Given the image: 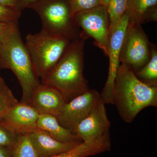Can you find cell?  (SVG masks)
I'll return each mask as SVG.
<instances>
[{
  "label": "cell",
  "mask_w": 157,
  "mask_h": 157,
  "mask_svg": "<svg viewBox=\"0 0 157 157\" xmlns=\"http://www.w3.org/2000/svg\"><path fill=\"white\" fill-rule=\"evenodd\" d=\"M84 40H72L54 67L40 79L58 91L67 103L90 90L83 75Z\"/></svg>",
  "instance_id": "cell-1"
},
{
  "label": "cell",
  "mask_w": 157,
  "mask_h": 157,
  "mask_svg": "<svg viewBox=\"0 0 157 157\" xmlns=\"http://www.w3.org/2000/svg\"><path fill=\"white\" fill-rule=\"evenodd\" d=\"M114 105L123 120L131 123L147 107L157 106V85L144 83L132 68L121 63L113 90Z\"/></svg>",
  "instance_id": "cell-2"
},
{
  "label": "cell",
  "mask_w": 157,
  "mask_h": 157,
  "mask_svg": "<svg viewBox=\"0 0 157 157\" xmlns=\"http://www.w3.org/2000/svg\"><path fill=\"white\" fill-rule=\"evenodd\" d=\"M2 69L10 70L15 75L22 90L21 101L28 104L33 90L41 81L21 38L18 21L11 23L0 41V70Z\"/></svg>",
  "instance_id": "cell-3"
},
{
  "label": "cell",
  "mask_w": 157,
  "mask_h": 157,
  "mask_svg": "<svg viewBox=\"0 0 157 157\" xmlns=\"http://www.w3.org/2000/svg\"><path fill=\"white\" fill-rule=\"evenodd\" d=\"M71 41L43 29L36 33L27 35L25 43L34 70L40 79L54 67Z\"/></svg>",
  "instance_id": "cell-4"
},
{
  "label": "cell",
  "mask_w": 157,
  "mask_h": 157,
  "mask_svg": "<svg viewBox=\"0 0 157 157\" xmlns=\"http://www.w3.org/2000/svg\"><path fill=\"white\" fill-rule=\"evenodd\" d=\"M28 8L39 15L42 29L71 40L81 38V32L71 14L69 0H42Z\"/></svg>",
  "instance_id": "cell-5"
},
{
  "label": "cell",
  "mask_w": 157,
  "mask_h": 157,
  "mask_svg": "<svg viewBox=\"0 0 157 157\" xmlns=\"http://www.w3.org/2000/svg\"><path fill=\"white\" fill-rule=\"evenodd\" d=\"M151 55L149 42L141 25L129 21L121 48L120 63L135 73L148 62Z\"/></svg>",
  "instance_id": "cell-6"
},
{
  "label": "cell",
  "mask_w": 157,
  "mask_h": 157,
  "mask_svg": "<svg viewBox=\"0 0 157 157\" xmlns=\"http://www.w3.org/2000/svg\"><path fill=\"white\" fill-rule=\"evenodd\" d=\"M76 25L81 28V37L86 36L94 40V44L107 56L109 37V21L107 8L103 6L80 11L73 15Z\"/></svg>",
  "instance_id": "cell-7"
},
{
  "label": "cell",
  "mask_w": 157,
  "mask_h": 157,
  "mask_svg": "<svg viewBox=\"0 0 157 157\" xmlns=\"http://www.w3.org/2000/svg\"><path fill=\"white\" fill-rule=\"evenodd\" d=\"M130 15L127 11L109 35L108 55L109 58V71L107 81L104 86L101 98L105 104L114 105L113 90L114 82L121 63V48L130 21Z\"/></svg>",
  "instance_id": "cell-8"
},
{
  "label": "cell",
  "mask_w": 157,
  "mask_h": 157,
  "mask_svg": "<svg viewBox=\"0 0 157 157\" xmlns=\"http://www.w3.org/2000/svg\"><path fill=\"white\" fill-rule=\"evenodd\" d=\"M101 99L98 91L90 89L67 103L57 119L61 125L75 134L76 127L89 115Z\"/></svg>",
  "instance_id": "cell-9"
},
{
  "label": "cell",
  "mask_w": 157,
  "mask_h": 157,
  "mask_svg": "<svg viewBox=\"0 0 157 157\" xmlns=\"http://www.w3.org/2000/svg\"><path fill=\"white\" fill-rule=\"evenodd\" d=\"M101 99L87 117L76 127L75 133L83 141L96 140L110 135V123Z\"/></svg>",
  "instance_id": "cell-10"
},
{
  "label": "cell",
  "mask_w": 157,
  "mask_h": 157,
  "mask_svg": "<svg viewBox=\"0 0 157 157\" xmlns=\"http://www.w3.org/2000/svg\"><path fill=\"white\" fill-rule=\"evenodd\" d=\"M39 116L32 106L20 101L11 107L0 121L16 133L29 134L38 129Z\"/></svg>",
  "instance_id": "cell-11"
},
{
  "label": "cell",
  "mask_w": 157,
  "mask_h": 157,
  "mask_svg": "<svg viewBox=\"0 0 157 157\" xmlns=\"http://www.w3.org/2000/svg\"><path fill=\"white\" fill-rule=\"evenodd\" d=\"M67 104L63 97L55 89L39 83L33 90L28 102L39 114L58 116Z\"/></svg>",
  "instance_id": "cell-12"
},
{
  "label": "cell",
  "mask_w": 157,
  "mask_h": 157,
  "mask_svg": "<svg viewBox=\"0 0 157 157\" xmlns=\"http://www.w3.org/2000/svg\"><path fill=\"white\" fill-rule=\"evenodd\" d=\"M28 134L39 157L54 156L69 150L79 144L60 142L39 129Z\"/></svg>",
  "instance_id": "cell-13"
},
{
  "label": "cell",
  "mask_w": 157,
  "mask_h": 157,
  "mask_svg": "<svg viewBox=\"0 0 157 157\" xmlns=\"http://www.w3.org/2000/svg\"><path fill=\"white\" fill-rule=\"evenodd\" d=\"M37 127L54 139L63 143L78 144L83 141L76 134L61 125L56 117L50 114H39Z\"/></svg>",
  "instance_id": "cell-14"
},
{
  "label": "cell",
  "mask_w": 157,
  "mask_h": 157,
  "mask_svg": "<svg viewBox=\"0 0 157 157\" xmlns=\"http://www.w3.org/2000/svg\"><path fill=\"white\" fill-rule=\"evenodd\" d=\"M110 136L82 141L74 147L52 157H87L110 150Z\"/></svg>",
  "instance_id": "cell-15"
},
{
  "label": "cell",
  "mask_w": 157,
  "mask_h": 157,
  "mask_svg": "<svg viewBox=\"0 0 157 157\" xmlns=\"http://www.w3.org/2000/svg\"><path fill=\"white\" fill-rule=\"evenodd\" d=\"M157 0H128L130 21L142 24L157 20Z\"/></svg>",
  "instance_id": "cell-16"
},
{
  "label": "cell",
  "mask_w": 157,
  "mask_h": 157,
  "mask_svg": "<svg viewBox=\"0 0 157 157\" xmlns=\"http://www.w3.org/2000/svg\"><path fill=\"white\" fill-rule=\"evenodd\" d=\"M135 73L137 78L144 83L157 85V51L155 48H151L149 60Z\"/></svg>",
  "instance_id": "cell-17"
},
{
  "label": "cell",
  "mask_w": 157,
  "mask_h": 157,
  "mask_svg": "<svg viewBox=\"0 0 157 157\" xmlns=\"http://www.w3.org/2000/svg\"><path fill=\"white\" fill-rule=\"evenodd\" d=\"M12 157H39L28 134H19L12 148Z\"/></svg>",
  "instance_id": "cell-18"
},
{
  "label": "cell",
  "mask_w": 157,
  "mask_h": 157,
  "mask_svg": "<svg viewBox=\"0 0 157 157\" xmlns=\"http://www.w3.org/2000/svg\"><path fill=\"white\" fill-rule=\"evenodd\" d=\"M128 0H111L107 8L109 21V35L128 9Z\"/></svg>",
  "instance_id": "cell-19"
},
{
  "label": "cell",
  "mask_w": 157,
  "mask_h": 157,
  "mask_svg": "<svg viewBox=\"0 0 157 157\" xmlns=\"http://www.w3.org/2000/svg\"><path fill=\"white\" fill-rule=\"evenodd\" d=\"M18 102L6 82L0 76V119Z\"/></svg>",
  "instance_id": "cell-20"
},
{
  "label": "cell",
  "mask_w": 157,
  "mask_h": 157,
  "mask_svg": "<svg viewBox=\"0 0 157 157\" xmlns=\"http://www.w3.org/2000/svg\"><path fill=\"white\" fill-rule=\"evenodd\" d=\"M72 17L80 11H86L102 5L100 0H69Z\"/></svg>",
  "instance_id": "cell-21"
},
{
  "label": "cell",
  "mask_w": 157,
  "mask_h": 157,
  "mask_svg": "<svg viewBox=\"0 0 157 157\" xmlns=\"http://www.w3.org/2000/svg\"><path fill=\"white\" fill-rule=\"evenodd\" d=\"M19 135L0 121V147H12Z\"/></svg>",
  "instance_id": "cell-22"
},
{
  "label": "cell",
  "mask_w": 157,
  "mask_h": 157,
  "mask_svg": "<svg viewBox=\"0 0 157 157\" xmlns=\"http://www.w3.org/2000/svg\"><path fill=\"white\" fill-rule=\"evenodd\" d=\"M21 11L14 8L0 5V22L12 23L18 21Z\"/></svg>",
  "instance_id": "cell-23"
},
{
  "label": "cell",
  "mask_w": 157,
  "mask_h": 157,
  "mask_svg": "<svg viewBox=\"0 0 157 157\" xmlns=\"http://www.w3.org/2000/svg\"><path fill=\"white\" fill-rule=\"evenodd\" d=\"M40 1L42 0H18L16 9L21 11L23 9L28 8L32 4Z\"/></svg>",
  "instance_id": "cell-24"
},
{
  "label": "cell",
  "mask_w": 157,
  "mask_h": 157,
  "mask_svg": "<svg viewBox=\"0 0 157 157\" xmlns=\"http://www.w3.org/2000/svg\"><path fill=\"white\" fill-rule=\"evenodd\" d=\"M12 147H0V157H12Z\"/></svg>",
  "instance_id": "cell-25"
},
{
  "label": "cell",
  "mask_w": 157,
  "mask_h": 157,
  "mask_svg": "<svg viewBox=\"0 0 157 157\" xmlns=\"http://www.w3.org/2000/svg\"><path fill=\"white\" fill-rule=\"evenodd\" d=\"M18 0H0V5L16 9Z\"/></svg>",
  "instance_id": "cell-26"
},
{
  "label": "cell",
  "mask_w": 157,
  "mask_h": 157,
  "mask_svg": "<svg viewBox=\"0 0 157 157\" xmlns=\"http://www.w3.org/2000/svg\"><path fill=\"white\" fill-rule=\"evenodd\" d=\"M11 23H8L0 22V41L2 39Z\"/></svg>",
  "instance_id": "cell-27"
},
{
  "label": "cell",
  "mask_w": 157,
  "mask_h": 157,
  "mask_svg": "<svg viewBox=\"0 0 157 157\" xmlns=\"http://www.w3.org/2000/svg\"><path fill=\"white\" fill-rule=\"evenodd\" d=\"M101 2V4L103 6H105L106 8L108 7L109 2H110L111 0H100Z\"/></svg>",
  "instance_id": "cell-28"
},
{
  "label": "cell",
  "mask_w": 157,
  "mask_h": 157,
  "mask_svg": "<svg viewBox=\"0 0 157 157\" xmlns=\"http://www.w3.org/2000/svg\"></svg>",
  "instance_id": "cell-29"
}]
</instances>
